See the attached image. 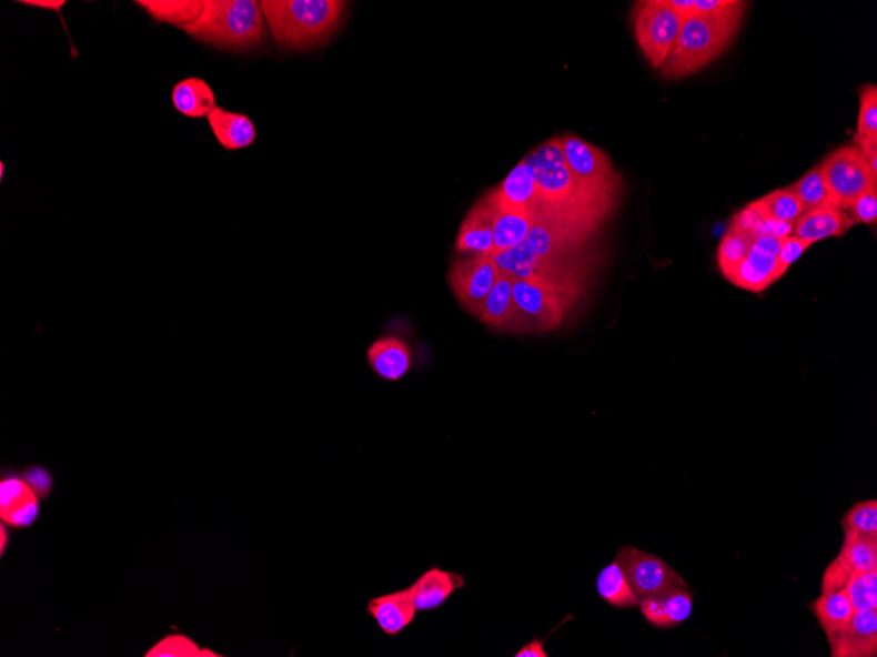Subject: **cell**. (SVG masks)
<instances>
[{
	"label": "cell",
	"instance_id": "1",
	"mask_svg": "<svg viewBox=\"0 0 877 657\" xmlns=\"http://www.w3.org/2000/svg\"><path fill=\"white\" fill-rule=\"evenodd\" d=\"M536 179L538 205L535 212L548 215L573 233L591 240L607 220L616 200L588 190L567 169L560 139L541 144L524 158Z\"/></svg>",
	"mask_w": 877,
	"mask_h": 657
},
{
	"label": "cell",
	"instance_id": "2",
	"mask_svg": "<svg viewBox=\"0 0 877 657\" xmlns=\"http://www.w3.org/2000/svg\"><path fill=\"white\" fill-rule=\"evenodd\" d=\"M349 3L341 0H263L262 12L273 39L286 50L325 46L340 27Z\"/></svg>",
	"mask_w": 877,
	"mask_h": 657
},
{
	"label": "cell",
	"instance_id": "3",
	"mask_svg": "<svg viewBox=\"0 0 877 657\" xmlns=\"http://www.w3.org/2000/svg\"><path fill=\"white\" fill-rule=\"evenodd\" d=\"M745 10H739L723 17L693 14L686 18L661 74L667 79H683L707 68L735 40Z\"/></svg>",
	"mask_w": 877,
	"mask_h": 657
},
{
	"label": "cell",
	"instance_id": "4",
	"mask_svg": "<svg viewBox=\"0 0 877 657\" xmlns=\"http://www.w3.org/2000/svg\"><path fill=\"white\" fill-rule=\"evenodd\" d=\"M204 12L182 31L199 42L242 52L262 46L264 14L255 0H206Z\"/></svg>",
	"mask_w": 877,
	"mask_h": 657
},
{
	"label": "cell",
	"instance_id": "5",
	"mask_svg": "<svg viewBox=\"0 0 877 657\" xmlns=\"http://www.w3.org/2000/svg\"><path fill=\"white\" fill-rule=\"evenodd\" d=\"M502 272L510 276L530 281L536 285L552 289L574 302L578 299L585 264L573 256H537L524 241L516 247L492 256Z\"/></svg>",
	"mask_w": 877,
	"mask_h": 657
},
{
	"label": "cell",
	"instance_id": "6",
	"mask_svg": "<svg viewBox=\"0 0 877 657\" xmlns=\"http://www.w3.org/2000/svg\"><path fill=\"white\" fill-rule=\"evenodd\" d=\"M631 19L639 50L652 68L661 70L678 39L685 18L667 0H639Z\"/></svg>",
	"mask_w": 877,
	"mask_h": 657
},
{
	"label": "cell",
	"instance_id": "7",
	"mask_svg": "<svg viewBox=\"0 0 877 657\" xmlns=\"http://www.w3.org/2000/svg\"><path fill=\"white\" fill-rule=\"evenodd\" d=\"M818 165L828 188L830 205L846 212L863 193L877 186V176L857 144H845L834 150Z\"/></svg>",
	"mask_w": 877,
	"mask_h": 657
},
{
	"label": "cell",
	"instance_id": "8",
	"mask_svg": "<svg viewBox=\"0 0 877 657\" xmlns=\"http://www.w3.org/2000/svg\"><path fill=\"white\" fill-rule=\"evenodd\" d=\"M513 295L516 307L515 334H543L558 328L574 303L550 287L516 277Z\"/></svg>",
	"mask_w": 877,
	"mask_h": 657
},
{
	"label": "cell",
	"instance_id": "9",
	"mask_svg": "<svg viewBox=\"0 0 877 657\" xmlns=\"http://www.w3.org/2000/svg\"><path fill=\"white\" fill-rule=\"evenodd\" d=\"M560 143L567 169L588 190L616 200L622 178L606 151L574 134L561 137Z\"/></svg>",
	"mask_w": 877,
	"mask_h": 657
},
{
	"label": "cell",
	"instance_id": "10",
	"mask_svg": "<svg viewBox=\"0 0 877 657\" xmlns=\"http://www.w3.org/2000/svg\"><path fill=\"white\" fill-rule=\"evenodd\" d=\"M632 589L642 598L688 589L687 583L672 566L656 555L625 546L617 552Z\"/></svg>",
	"mask_w": 877,
	"mask_h": 657
},
{
	"label": "cell",
	"instance_id": "11",
	"mask_svg": "<svg viewBox=\"0 0 877 657\" xmlns=\"http://www.w3.org/2000/svg\"><path fill=\"white\" fill-rule=\"evenodd\" d=\"M500 274L501 270L492 256L470 254L455 260L448 281L460 305L476 315Z\"/></svg>",
	"mask_w": 877,
	"mask_h": 657
},
{
	"label": "cell",
	"instance_id": "12",
	"mask_svg": "<svg viewBox=\"0 0 877 657\" xmlns=\"http://www.w3.org/2000/svg\"><path fill=\"white\" fill-rule=\"evenodd\" d=\"M877 538L845 530L844 546L825 569L823 594L844 589L855 574L876 572Z\"/></svg>",
	"mask_w": 877,
	"mask_h": 657
},
{
	"label": "cell",
	"instance_id": "13",
	"mask_svg": "<svg viewBox=\"0 0 877 657\" xmlns=\"http://www.w3.org/2000/svg\"><path fill=\"white\" fill-rule=\"evenodd\" d=\"M40 497L20 474L4 471L0 481V518L11 529H28L40 517Z\"/></svg>",
	"mask_w": 877,
	"mask_h": 657
},
{
	"label": "cell",
	"instance_id": "14",
	"mask_svg": "<svg viewBox=\"0 0 877 657\" xmlns=\"http://www.w3.org/2000/svg\"><path fill=\"white\" fill-rule=\"evenodd\" d=\"M828 641L833 657L877 656V609L855 611L845 629Z\"/></svg>",
	"mask_w": 877,
	"mask_h": 657
},
{
	"label": "cell",
	"instance_id": "15",
	"mask_svg": "<svg viewBox=\"0 0 877 657\" xmlns=\"http://www.w3.org/2000/svg\"><path fill=\"white\" fill-rule=\"evenodd\" d=\"M495 206L486 196L472 208L458 230L456 251L460 255H493Z\"/></svg>",
	"mask_w": 877,
	"mask_h": 657
},
{
	"label": "cell",
	"instance_id": "16",
	"mask_svg": "<svg viewBox=\"0 0 877 657\" xmlns=\"http://www.w3.org/2000/svg\"><path fill=\"white\" fill-rule=\"evenodd\" d=\"M366 613L375 620L386 637H397L414 623L416 613L412 588L391 592L371 598Z\"/></svg>",
	"mask_w": 877,
	"mask_h": 657
},
{
	"label": "cell",
	"instance_id": "17",
	"mask_svg": "<svg viewBox=\"0 0 877 657\" xmlns=\"http://www.w3.org/2000/svg\"><path fill=\"white\" fill-rule=\"evenodd\" d=\"M854 222L844 209L825 205L804 212L794 222L793 235L812 244L840 237L850 231Z\"/></svg>",
	"mask_w": 877,
	"mask_h": 657
},
{
	"label": "cell",
	"instance_id": "18",
	"mask_svg": "<svg viewBox=\"0 0 877 657\" xmlns=\"http://www.w3.org/2000/svg\"><path fill=\"white\" fill-rule=\"evenodd\" d=\"M410 588L413 592L416 610L429 613L442 608L455 592L465 588V577L462 574L433 567L422 574Z\"/></svg>",
	"mask_w": 877,
	"mask_h": 657
},
{
	"label": "cell",
	"instance_id": "19",
	"mask_svg": "<svg viewBox=\"0 0 877 657\" xmlns=\"http://www.w3.org/2000/svg\"><path fill=\"white\" fill-rule=\"evenodd\" d=\"M488 196L501 208L534 215L538 205V190L534 172L524 159L503 180L498 190L488 193Z\"/></svg>",
	"mask_w": 877,
	"mask_h": 657
},
{
	"label": "cell",
	"instance_id": "20",
	"mask_svg": "<svg viewBox=\"0 0 877 657\" xmlns=\"http://www.w3.org/2000/svg\"><path fill=\"white\" fill-rule=\"evenodd\" d=\"M782 277L778 256L768 254L753 244L749 254L726 280L744 291L762 293Z\"/></svg>",
	"mask_w": 877,
	"mask_h": 657
},
{
	"label": "cell",
	"instance_id": "21",
	"mask_svg": "<svg viewBox=\"0 0 877 657\" xmlns=\"http://www.w3.org/2000/svg\"><path fill=\"white\" fill-rule=\"evenodd\" d=\"M373 373L386 382H400L412 370L413 357L409 345L399 337H381L366 351Z\"/></svg>",
	"mask_w": 877,
	"mask_h": 657
},
{
	"label": "cell",
	"instance_id": "22",
	"mask_svg": "<svg viewBox=\"0 0 877 657\" xmlns=\"http://www.w3.org/2000/svg\"><path fill=\"white\" fill-rule=\"evenodd\" d=\"M643 616L653 626L666 629L678 626L693 615L694 603L689 589H677L639 600Z\"/></svg>",
	"mask_w": 877,
	"mask_h": 657
},
{
	"label": "cell",
	"instance_id": "23",
	"mask_svg": "<svg viewBox=\"0 0 877 657\" xmlns=\"http://www.w3.org/2000/svg\"><path fill=\"white\" fill-rule=\"evenodd\" d=\"M215 140L229 151H240L254 144L256 129L246 114L230 112L219 105L208 114Z\"/></svg>",
	"mask_w": 877,
	"mask_h": 657
},
{
	"label": "cell",
	"instance_id": "24",
	"mask_svg": "<svg viewBox=\"0 0 877 657\" xmlns=\"http://www.w3.org/2000/svg\"><path fill=\"white\" fill-rule=\"evenodd\" d=\"M514 277L502 272L497 281L480 306L476 316L487 327L513 332L515 322V302L513 295Z\"/></svg>",
	"mask_w": 877,
	"mask_h": 657
},
{
	"label": "cell",
	"instance_id": "25",
	"mask_svg": "<svg viewBox=\"0 0 877 657\" xmlns=\"http://www.w3.org/2000/svg\"><path fill=\"white\" fill-rule=\"evenodd\" d=\"M171 100L175 110L190 119L208 118L215 107L212 87L196 77L177 83L172 89Z\"/></svg>",
	"mask_w": 877,
	"mask_h": 657
},
{
	"label": "cell",
	"instance_id": "26",
	"mask_svg": "<svg viewBox=\"0 0 877 657\" xmlns=\"http://www.w3.org/2000/svg\"><path fill=\"white\" fill-rule=\"evenodd\" d=\"M493 204L495 206L493 255H495L527 241L532 223H534V215L530 212L510 211V209L498 206L494 201Z\"/></svg>",
	"mask_w": 877,
	"mask_h": 657
},
{
	"label": "cell",
	"instance_id": "27",
	"mask_svg": "<svg viewBox=\"0 0 877 657\" xmlns=\"http://www.w3.org/2000/svg\"><path fill=\"white\" fill-rule=\"evenodd\" d=\"M812 610L819 626L823 627L826 639L836 637L843 631L855 613L845 589L826 592L812 604Z\"/></svg>",
	"mask_w": 877,
	"mask_h": 657
},
{
	"label": "cell",
	"instance_id": "28",
	"mask_svg": "<svg viewBox=\"0 0 877 657\" xmlns=\"http://www.w3.org/2000/svg\"><path fill=\"white\" fill-rule=\"evenodd\" d=\"M596 589L603 600L615 608H635L639 605V598L632 589L622 562L617 558L602 569L596 580Z\"/></svg>",
	"mask_w": 877,
	"mask_h": 657
},
{
	"label": "cell",
	"instance_id": "29",
	"mask_svg": "<svg viewBox=\"0 0 877 657\" xmlns=\"http://www.w3.org/2000/svg\"><path fill=\"white\" fill-rule=\"evenodd\" d=\"M145 10L150 18L158 21V23L171 24L175 27H183L198 20L201 13L204 12V2L198 0H184V2H161V0H139L135 2Z\"/></svg>",
	"mask_w": 877,
	"mask_h": 657
},
{
	"label": "cell",
	"instance_id": "30",
	"mask_svg": "<svg viewBox=\"0 0 877 657\" xmlns=\"http://www.w3.org/2000/svg\"><path fill=\"white\" fill-rule=\"evenodd\" d=\"M747 206L766 219L788 223H794L804 213L802 202L788 186L767 193Z\"/></svg>",
	"mask_w": 877,
	"mask_h": 657
},
{
	"label": "cell",
	"instance_id": "31",
	"mask_svg": "<svg viewBox=\"0 0 877 657\" xmlns=\"http://www.w3.org/2000/svg\"><path fill=\"white\" fill-rule=\"evenodd\" d=\"M757 237L746 231L730 226L717 251V264L726 279L749 254Z\"/></svg>",
	"mask_w": 877,
	"mask_h": 657
},
{
	"label": "cell",
	"instance_id": "32",
	"mask_svg": "<svg viewBox=\"0 0 877 657\" xmlns=\"http://www.w3.org/2000/svg\"><path fill=\"white\" fill-rule=\"evenodd\" d=\"M802 202L804 212L810 209L830 205L828 188H826L819 165L809 170L796 183L788 186Z\"/></svg>",
	"mask_w": 877,
	"mask_h": 657
},
{
	"label": "cell",
	"instance_id": "33",
	"mask_svg": "<svg viewBox=\"0 0 877 657\" xmlns=\"http://www.w3.org/2000/svg\"><path fill=\"white\" fill-rule=\"evenodd\" d=\"M145 657H218V653L200 648L195 640L184 634H171L158 641Z\"/></svg>",
	"mask_w": 877,
	"mask_h": 657
},
{
	"label": "cell",
	"instance_id": "34",
	"mask_svg": "<svg viewBox=\"0 0 877 657\" xmlns=\"http://www.w3.org/2000/svg\"><path fill=\"white\" fill-rule=\"evenodd\" d=\"M844 589L855 611L877 609V569L853 575Z\"/></svg>",
	"mask_w": 877,
	"mask_h": 657
},
{
	"label": "cell",
	"instance_id": "35",
	"mask_svg": "<svg viewBox=\"0 0 877 657\" xmlns=\"http://www.w3.org/2000/svg\"><path fill=\"white\" fill-rule=\"evenodd\" d=\"M846 532L877 538V502L865 501L847 511L843 519Z\"/></svg>",
	"mask_w": 877,
	"mask_h": 657
},
{
	"label": "cell",
	"instance_id": "36",
	"mask_svg": "<svg viewBox=\"0 0 877 657\" xmlns=\"http://www.w3.org/2000/svg\"><path fill=\"white\" fill-rule=\"evenodd\" d=\"M857 132L853 141L877 135V87L866 84L860 90Z\"/></svg>",
	"mask_w": 877,
	"mask_h": 657
},
{
	"label": "cell",
	"instance_id": "37",
	"mask_svg": "<svg viewBox=\"0 0 877 657\" xmlns=\"http://www.w3.org/2000/svg\"><path fill=\"white\" fill-rule=\"evenodd\" d=\"M847 214L854 225L860 223V225L875 226L877 223V186L855 200L853 205L847 209Z\"/></svg>",
	"mask_w": 877,
	"mask_h": 657
},
{
	"label": "cell",
	"instance_id": "38",
	"mask_svg": "<svg viewBox=\"0 0 877 657\" xmlns=\"http://www.w3.org/2000/svg\"><path fill=\"white\" fill-rule=\"evenodd\" d=\"M20 476L26 481L27 485L34 491L40 499H48L50 494L53 493L54 478L47 467L42 465L27 466L24 471L20 473Z\"/></svg>",
	"mask_w": 877,
	"mask_h": 657
},
{
	"label": "cell",
	"instance_id": "39",
	"mask_svg": "<svg viewBox=\"0 0 877 657\" xmlns=\"http://www.w3.org/2000/svg\"><path fill=\"white\" fill-rule=\"evenodd\" d=\"M746 2L742 0H694L692 14L699 17H723L739 10H746Z\"/></svg>",
	"mask_w": 877,
	"mask_h": 657
},
{
	"label": "cell",
	"instance_id": "40",
	"mask_svg": "<svg viewBox=\"0 0 877 657\" xmlns=\"http://www.w3.org/2000/svg\"><path fill=\"white\" fill-rule=\"evenodd\" d=\"M812 245L814 244L803 241L800 237L796 236H788L783 240L778 255L779 270L783 276H785L789 270V266L795 264L797 260L804 255V252H807L812 247Z\"/></svg>",
	"mask_w": 877,
	"mask_h": 657
},
{
	"label": "cell",
	"instance_id": "41",
	"mask_svg": "<svg viewBox=\"0 0 877 657\" xmlns=\"http://www.w3.org/2000/svg\"><path fill=\"white\" fill-rule=\"evenodd\" d=\"M760 222V215L756 211H753L750 206H746L742 212L733 216L730 226L746 231V233L758 237Z\"/></svg>",
	"mask_w": 877,
	"mask_h": 657
},
{
	"label": "cell",
	"instance_id": "42",
	"mask_svg": "<svg viewBox=\"0 0 877 657\" xmlns=\"http://www.w3.org/2000/svg\"><path fill=\"white\" fill-rule=\"evenodd\" d=\"M853 143L857 144L869 169H871L874 175L877 176V135L865 137V139L855 140Z\"/></svg>",
	"mask_w": 877,
	"mask_h": 657
},
{
	"label": "cell",
	"instance_id": "43",
	"mask_svg": "<svg viewBox=\"0 0 877 657\" xmlns=\"http://www.w3.org/2000/svg\"><path fill=\"white\" fill-rule=\"evenodd\" d=\"M514 656L515 657H548L550 655L545 653L544 641L535 638L534 640L530 641V644L522 647L520 651H517Z\"/></svg>",
	"mask_w": 877,
	"mask_h": 657
},
{
	"label": "cell",
	"instance_id": "44",
	"mask_svg": "<svg viewBox=\"0 0 877 657\" xmlns=\"http://www.w3.org/2000/svg\"><path fill=\"white\" fill-rule=\"evenodd\" d=\"M20 4L31 6V7H39V9H47L60 12L62 7L67 4V2H59V0H21Z\"/></svg>",
	"mask_w": 877,
	"mask_h": 657
},
{
	"label": "cell",
	"instance_id": "45",
	"mask_svg": "<svg viewBox=\"0 0 877 657\" xmlns=\"http://www.w3.org/2000/svg\"><path fill=\"white\" fill-rule=\"evenodd\" d=\"M0 539H2V540H0V555H2V557H3V555L6 554V550H7V546H9V544H10L9 529H7V526H6L4 523H2V525H0Z\"/></svg>",
	"mask_w": 877,
	"mask_h": 657
},
{
	"label": "cell",
	"instance_id": "46",
	"mask_svg": "<svg viewBox=\"0 0 877 657\" xmlns=\"http://www.w3.org/2000/svg\"><path fill=\"white\" fill-rule=\"evenodd\" d=\"M3 172H4V165L3 163H0V178L2 179H3Z\"/></svg>",
	"mask_w": 877,
	"mask_h": 657
}]
</instances>
